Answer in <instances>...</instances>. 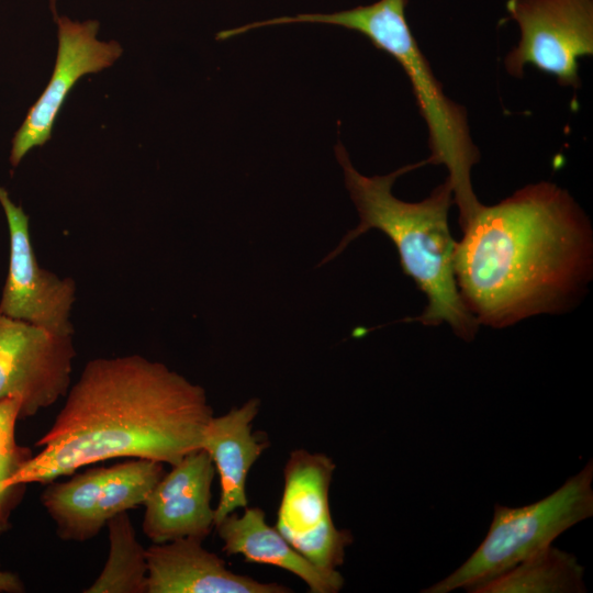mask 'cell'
<instances>
[{"label":"cell","mask_w":593,"mask_h":593,"mask_svg":"<svg viewBox=\"0 0 593 593\" xmlns=\"http://www.w3.org/2000/svg\"><path fill=\"white\" fill-rule=\"evenodd\" d=\"M460 227L455 278L479 325L503 328L562 313L591 280L590 221L556 183H532L496 204H480Z\"/></svg>","instance_id":"6da1fadb"},{"label":"cell","mask_w":593,"mask_h":593,"mask_svg":"<svg viewBox=\"0 0 593 593\" xmlns=\"http://www.w3.org/2000/svg\"><path fill=\"white\" fill-rule=\"evenodd\" d=\"M41 448L4 483H48L85 466L143 458L175 466L201 449L213 416L204 389L141 355L89 360Z\"/></svg>","instance_id":"7a4b0ae2"},{"label":"cell","mask_w":593,"mask_h":593,"mask_svg":"<svg viewBox=\"0 0 593 593\" xmlns=\"http://www.w3.org/2000/svg\"><path fill=\"white\" fill-rule=\"evenodd\" d=\"M335 154L360 223L322 264L336 257L353 239L369 230L381 231L396 247L403 272L427 299L423 313L412 320L426 326L445 323L462 340H473L479 324L465 306L455 278L457 240L448 222L454 204L449 182L445 180L422 201L406 202L393 195L392 186L398 177L426 165V159L384 176L367 177L353 166L342 144L336 145Z\"/></svg>","instance_id":"3957f363"},{"label":"cell","mask_w":593,"mask_h":593,"mask_svg":"<svg viewBox=\"0 0 593 593\" xmlns=\"http://www.w3.org/2000/svg\"><path fill=\"white\" fill-rule=\"evenodd\" d=\"M406 4L407 0H378L333 13L286 16L284 22L329 24L359 32L400 64L427 125L430 155L426 161L446 167L461 225L481 204L471 183V170L480 154L470 136L466 109L445 94L411 31Z\"/></svg>","instance_id":"277c9868"},{"label":"cell","mask_w":593,"mask_h":593,"mask_svg":"<svg viewBox=\"0 0 593 593\" xmlns=\"http://www.w3.org/2000/svg\"><path fill=\"white\" fill-rule=\"evenodd\" d=\"M593 460L546 497L519 507L495 504L486 536L471 556L422 593L467 592L552 545L593 516Z\"/></svg>","instance_id":"5b68a950"},{"label":"cell","mask_w":593,"mask_h":593,"mask_svg":"<svg viewBox=\"0 0 593 593\" xmlns=\"http://www.w3.org/2000/svg\"><path fill=\"white\" fill-rule=\"evenodd\" d=\"M505 8L521 32L504 60L507 72L522 77L532 65L579 88V59L593 54V0H507Z\"/></svg>","instance_id":"8992f818"},{"label":"cell","mask_w":593,"mask_h":593,"mask_svg":"<svg viewBox=\"0 0 593 593\" xmlns=\"http://www.w3.org/2000/svg\"><path fill=\"white\" fill-rule=\"evenodd\" d=\"M336 465L326 455L294 449L283 471V491L275 527L302 556L321 569L344 563L353 544L348 529L336 527L329 508V488Z\"/></svg>","instance_id":"52a82bcc"},{"label":"cell","mask_w":593,"mask_h":593,"mask_svg":"<svg viewBox=\"0 0 593 593\" xmlns=\"http://www.w3.org/2000/svg\"><path fill=\"white\" fill-rule=\"evenodd\" d=\"M75 358L72 336L0 313V400L21 398V418L32 417L65 398Z\"/></svg>","instance_id":"ba28073f"},{"label":"cell","mask_w":593,"mask_h":593,"mask_svg":"<svg viewBox=\"0 0 593 593\" xmlns=\"http://www.w3.org/2000/svg\"><path fill=\"white\" fill-rule=\"evenodd\" d=\"M0 204L9 228V267L0 299V313L51 333L74 336L70 321L77 286L42 268L33 249L29 216L0 186Z\"/></svg>","instance_id":"9c48e42d"},{"label":"cell","mask_w":593,"mask_h":593,"mask_svg":"<svg viewBox=\"0 0 593 593\" xmlns=\"http://www.w3.org/2000/svg\"><path fill=\"white\" fill-rule=\"evenodd\" d=\"M58 48L51 80L12 139L10 163L16 167L34 147L51 138L54 121L69 91L87 74L101 71L121 56L115 41L97 40V21L78 22L67 16L57 18Z\"/></svg>","instance_id":"30bf717a"},{"label":"cell","mask_w":593,"mask_h":593,"mask_svg":"<svg viewBox=\"0 0 593 593\" xmlns=\"http://www.w3.org/2000/svg\"><path fill=\"white\" fill-rule=\"evenodd\" d=\"M215 467L204 449L171 466L148 493L142 530L153 544L180 538L204 540L215 526L211 505Z\"/></svg>","instance_id":"8fae6325"},{"label":"cell","mask_w":593,"mask_h":593,"mask_svg":"<svg viewBox=\"0 0 593 593\" xmlns=\"http://www.w3.org/2000/svg\"><path fill=\"white\" fill-rule=\"evenodd\" d=\"M203 540L180 538L153 544L147 551V593H288L278 583L260 582L227 568Z\"/></svg>","instance_id":"7c38bea8"},{"label":"cell","mask_w":593,"mask_h":593,"mask_svg":"<svg viewBox=\"0 0 593 593\" xmlns=\"http://www.w3.org/2000/svg\"><path fill=\"white\" fill-rule=\"evenodd\" d=\"M259 407L260 401L250 399L223 415H213L203 430L201 449L211 457L221 485L214 508L215 525L236 510L248 506V472L269 445L253 434L251 425Z\"/></svg>","instance_id":"4fadbf2b"},{"label":"cell","mask_w":593,"mask_h":593,"mask_svg":"<svg viewBox=\"0 0 593 593\" xmlns=\"http://www.w3.org/2000/svg\"><path fill=\"white\" fill-rule=\"evenodd\" d=\"M214 528L226 555H240L246 562L283 569L300 578L311 593H337L344 586L340 572L321 569L302 556L275 526L267 524L259 507L247 506L242 515L233 512Z\"/></svg>","instance_id":"5bb4252c"},{"label":"cell","mask_w":593,"mask_h":593,"mask_svg":"<svg viewBox=\"0 0 593 593\" xmlns=\"http://www.w3.org/2000/svg\"><path fill=\"white\" fill-rule=\"evenodd\" d=\"M583 577L584 567L573 553L550 545L468 592L583 593Z\"/></svg>","instance_id":"9a60e30c"},{"label":"cell","mask_w":593,"mask_h":593,"mask_svg":"<svg viewBox=\"0 0 593 593\" xmlns=\"http://www.w3.org/2000/svg\"><path fill=\"white\" fill-rule=\"evenodd\" d=\"M107 475L108 467H93L67 481L46 483L41 500L59 538L81 542L99 534L96 511Z\"/></svg>","instance_id":"2e32d148"},{"label":"cell","mask_w":593,"mask_h":593,"mask_svg":"<svg viewBox=\"0 0 593 593\" xmlns=\"http://www.w3.org/2000/svg\"><path fill=\"white\" fill-rule=\"evenodd\" d=\"M104 567L85 593H147V548L139 542L127 512L110 518Z\"/></svg>","instance_id":"e0dca14e"},{"label":"cell","mask_w":593,"mask_h":593,"mask_svg":"<svg viewBox=\"0 0 593 593\" xmlns=\"http://www.w3.org/2000/svg\"><path fill=\"white\" fill-rule=\"evenodd\" d=\"M164 474V463L143 458H133L108 467V475L96 511V527L99 533L113 516L143 505Z\"/></svg>","instance_id":"ac0fdd59"},{"label":"cell","mask_w":593,"mask_h":593,"mask_svg":"<svg viewBox=\"0 0 593 593\" xmlns=\"http://www.w3.org/2000/svg\"><path fill=\"white\" fill-rule=\"evenodd\" d=\"M22 400L9 396L0 400V484L10 480L31 458L29 448L15 441V425L21 418Z\"/></svg>","instance_id":"d6986e66"},{"label":"cell","mask_w":593,"mask_h":593,"mask_svg":"<svg viewBox=\"0 0 593 593\" xmlns=\"http://www.w3.org/2000/svg\"><path fill=\"white\" fill-rule=\"evenodd\" d=\"M25 484H18L5 488L0 484V534L5 532L10 526V516L22 497Z\"/></svg>","instance_id":"ffe728a7"},{"label":"cell","mask_w":593,"mask_h":593,"mask_svg":"<svg viewBox=\"0 0 593 593\" xmlns=\"http://www.w3.org/2000/svg\"><path fill=\"white\" fill-rule=\"evenodd\" d=\"M24 591L25 586L16 574L0 570V593H21Z\"/></svg>","instance_id":"44dd1931"},{"label":"cell","mask_w":593,"mask_h":593,"mask_svg":"<svg viewBox=\"0 0 593 593\" xmlns=\"http://www.w3.org/2000/svg\"><path fill=\"white\" fill-rule=\"evenodd\" d=\"M55 4H56V0H51V7H52L53 13H54V15H55V19H56V10H55Z\"/></svg>","instance_id":"7402d4cb"}]
</instances>
